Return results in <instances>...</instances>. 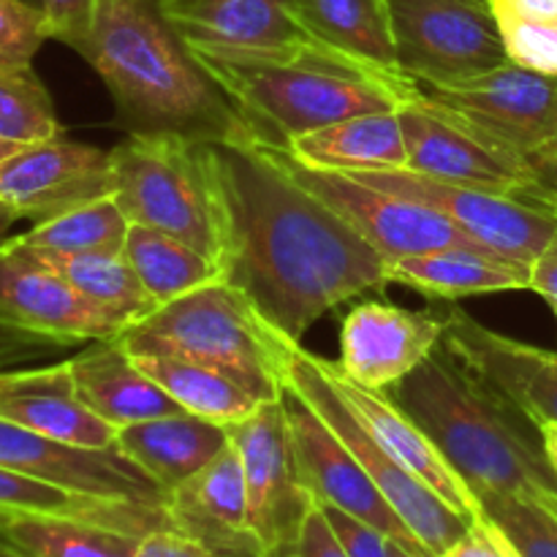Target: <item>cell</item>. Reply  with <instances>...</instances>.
I'll return each instance as SVG.
<instances>
[{
    "mask_svg": "<svg viewBox=\"0 0 557 557\" xmlns=\"http://www.w3.org/2000/svg\"><path fill=\"white\" fill-rule=\"evenodd\" d=\"M112 194V161L101 147L54 139L25 145L0 163V201L41 223L98 196Z\"/></svg>",
    "mask_w": 557,
    "mask_h": 557,
    "instance_id": "17",
    "label": "cell"
},
{
    "mask_svg": "<svg viewBox=\"0 0 557 557\" xmlns=\"http://www.w3.org/2000/svg\"><path fill=\"white\" fill-rule=\"evenodd\" d=\"M511 63L557 76V22H498Z\"/></svg>",
    "mask_w": 557,
    "mask_h": 557,
    "instance_id": "37",
    "label": "cell"
},
{
    "mask_svg": "<svg viewBox=\"0 0 557 557\" xmlns=\"http://www.w3.org/2000/svg\"><path fill=\"white\" fill-rule=\"evenodd\" d=\"M76 392L87 408L114 428L183 413V408L136 364L120 337L96 341L69 359Z\"/></svg>",
    "mask_w": 557,
    "mask_h": 557,
    "instance_id": "24",
    "label": "cell"
},
{
    "mask_svg": "<svg viewBox=\"0 0 557 557\" xmlns=\"http://www.w3.org/2000/svg\"><path fill=\"white\" fill-rule=\"evenodd\" d=\"M539 433H542L544 451H547V460L557 476V424H544V428H539Z\"/></svg>",
    "mask_w": 557,
    "mask_h": 557,
    "instance_id": "47",
    "label": "cell"
},
{
    "mask_svg": "<svg viewBox=\"0 0 557 557\" xmlns=\"http://www.w3.org/2000/svg\"><path fill=\"white\" fill-rule=\"evenodd\" d=\"M112 196L131 223L194 245L221 267L223 223L207 139L180 131H131L109 150Z\"/></svg>",
    "mask_w": 557,
    "mask_h": 557,
    "instance_id": "6",
    "label": "cell"
},
{
    "mask_svg": "<svg viewBox=\"0 0 557 557\" xmlns=\"http://www.w3.org/2000/svg\"><path fill=\"white\" fill-rule=\"evenodd\" d=\"M190 52L226 92L248 136L275 147L359 114L397 112L413 85L411 76L362 63L321 41Z\"/></svg>",
    "mask_w": 557,
    "mask_h": 557,
    "instance_id": "2",
    "label": "cell"
},
{
    "mask_svg": "<svg viewBox=\"0 0 557 557\" xmlns=\"http://www.w3.org/2000/svg\"><path fill=\"white\" fill-rule=\"evenodd\" d=\"M27 3H33V5H38V9H41V0H27Z\"/></svg>",
    "mask_w": 557,
    "mask_h": 557,
    "instance_id": "54",
    "label": "cell"
},
{
    "mask_svg": "<svg viewBox=\"0 0 557 557\" xmlns=\"http://www.w3.org/2000/svg\"><path fill=\"white\" fill-rule=\"evenodd\" d=\"M0 417L60 444L85 449L117 446V428L87 408L76 392L69 359L0 370Z\"/></svg>",
    "mask_w": 557,
    "mask_h": 557,
    "instance_id": "21",
    "label": "cell"
},
{
    "mask_svg": "<svg viewBox=\"0 0 557 557\" xmlns=\"http://www.w3.org/2000/svg\"><path fill=\"white\" fill-rule=\"evenodd\" d=\"M286 557H297V555H286Z\"/></svg>",
    "mask_w": 557,
    "mask_h": 557,
    "instance_id": "56",
    "label": "cell"
},
{
    "mask_svg": "<svg viewBox=\"0 0 557 557\" xmlns=\"http://www.w3.org/2000/svg\"><path fill=\"white\" fill-rule=\"evenodd\" d=\"M411 101L531 161L557 139V76L517 63L455 85H411Z\"/></svg>",
    "mask_w": 557,
    "mask_h": 557,
    "instance_id": "8",
    "label": "cell"
},
{
    "mask_svg": "<svg viewBox=\"0 0 557 557\" xmlns=\"http://www.w3.org/2000/svg\"><path fill=\"white\" fill-rule=\"evenodd\" d=\"M294 555L297 557H348L346 549H343L341 539H337V533L332 531L330 520H326L319 500H313L308 517H305Z\"/></svg>",
    "mask_w": 557,
    "mask_h": 557,
    "instance_id": "42",
    "label": "cell"
},
{
    "mask_svg": "<svg viewBox=\"0 0 557 557\" xmlns=\"http://www.w3.org/2000/svg\"><path fill=\"white\" fill-rule=\"evenodd\" d=\"M190 49H283L315 41L294 0H158Z\"/></svg>",
    "mask_w": 557,
    "mask_h": 557,
    "instance_id": "22",
    "label": "cell"
},
{
    "mask_svg": "<svg viewBox=\"0 0 557 557\" xmlns=\"http://www.w3.org/2000/svg\"><path fill=\"white\" fill-rule=\"evenodd\" d=\"M444 348L533 428L557 424V351L500 335L466 310H449Z\"/></svg>",
    "mask_w": 557,
    "mask_h": 557,
    "instance_id": "18",
    "label": "cell"
},
{
    "mask_svg": "<svg viewBox=\"0 0 557 557\" xmlns=\"http://www.w3.org/2000/svg\"><path fill=\"white\" fill-rule=\"evenodd\" d=\"M479 511L500 528L522 557H557V517L533 495L476 493Z\"/></svg>",
    "mask_w": 557,
    "mask_h": 557,
    "instance_id": "35",
    "label": "cell"
},
{
    "mask_svg": "<svg viewBox=\"0 0 557 557\" xmlns=\"http://www.w3.org/2000/svg\"><path fill=\"white\" fill-rule=\"evenodd\" d=\"M27 250L38 256L47 267H52L58 275H63L90 302H96L107 313L117 315L125 326L145 319L156 308V302L145 292L139 275H136L134 267L128 264L123 253H49V250Z\"/></svg>",
    "mask_w": 557,
    "mask_h": 557,
    "instance_id": "32",
    "label": "cell"
},
{
    "mask_svg": "<svg viewBox=\"0 0 557 557\" xmlns=\"http://www.w3.org/2000/svg\"><path fill=\"white\" fill-rule=\"evenodd\" d=\"M389 395L438 446L444 460L476 493L542 498L557 493V476L542 433L511 403L462 368L441 343Z\"/></svg>",
    "mask_w": 557,
    "mask_h": 557,
    "instance_id": "4",
    "label": "cell"
},
{
    "mask_svg": "<svg viewBox=\"0 0 557 557\" xmlns=\"http://www.w3.org/2000/svg\"><path fill=\"white\" fill-rule=\"evenodd\" d=\"M321 509H324L326 520H330L332 531L337 533L348 557H392V544L395 542L384 531L330 504H321Z\"/></svg>",
    "mask_w": 557,
    "mask_h": 557,
    "instance_id": "40",
    "label": "cell"
},
{
    "mask_svg": "<svg viewBox=\"0 0 557 557\" xmlns=\"http://www.w3.org/2000/svg\"><path fill=\"white\" fill-rule=\"evenodd\" d=\"M441 557H522L515 544L509 542L504 531L495 522L479 511L476 520H471L468 531L451 544Z\"/></svg>",
    "mask_w": 557,
    "mask_h": 557,
    "instance_id": "41",
    "label": "cell"
},
{
    "mask_svg": "<svg viewBox=\"0 0 557 557\" xmlns=\"http://www.w3.org/2000/svg\"><path fill=\"white\" fill-rule=\"evenodd\" d=\"M0 315L69 348L109 341L125 330L117 315L90 302L11 237L0 243Z\"/></svg>",
    "mask_w": 557,
    "mask_h": 557,
    "instance_id": "16",
    "label": "cell"
},
{
    "mask_svg": "<svg viewBox=\"0 0 557 557\" xmlns=\"http://www.w3.org/2000/svg\"><path fill=\"white\" fill-rule=\"evenodd\" d=\"M0 557H30V555L20 553V549L11 547L9 542H3V539H0Z\"/></svg>",
    "mask_w": 557,
    "mask_h": 557,
    "instance_id": "50",
    "label": "cell"
},
{
    "mask_svg": "<svg viewBox=\"0 0 557 557\" xmlns=\"http://www.w3.org/2000/svg\"><path fill=\"white\" fill-rule=\"evenodd\" d=\"M228 441V428L188 411L117 430V449L150 473L166 493L215 460Z\"/></svg>",
    "mask_w": 557,
    "mask_h": 557,
    "instance_id": "25",
    "label": "cell"
},
{
    "mask_svg": "<svg viewBox=\"0 0 557 557\" xmlns=\"http://www.w3.org/2000/svg\"><path fill=\"white\" fill-rule=\"evenodd\" d=\"M528 288L542 294L549 305H557V234L549 239L547 248L536 256L531 264V281Z\"/></svg>",
    "mask_w": 557,
    "mask_h": 557,
    "instance_id": "45",
    "label": "cell"
},
{
    "mask_svg": "<svg viewBox=\"0 0 557 557\" xmlns=\"http://www.w3.org/2000/svg\"><path fill=\"white\" fill-rule=\"evenodd\" d=\"M449 313L362 302L341 326L337 368L373 392H389L444 343Z\"/></svg>",
    "mask_w": 557,
    "mask_h": 557,
    "instance_id": "19",
    "label": "cell"
},
{
    "mask_svg": "<svg viewBox=\"0 0 557 557\" xmlns=\"http://www.w3.org/2000/svg\"><path fill=\"white\" fill-rule=\"evenodd\" d=\"M82 58L98 71L131 131H180L196 139L239 134L226 92L201 69L158 0H98Z\"/></svg>",
    "mask_w": 557,
    "mask_h": 557,
    "instance_id": "3",
    "label": "cell"
},
{
    "mask_svg": "<svg viewBox=\"0 0 557 557\" xmlns=\"http://www.w3.org/2000/svg\"><path fill=\"white\" fill-rule=\"evenodd\" d=\"M553 212H555V218H557V194L553 196Z\"/></svg>",
    "mask_w": 557,
    "mask_h": 557,
    "instance_id": "53",
    "label": "cell"
},
{
    "mask_svg": "<svg viewBox=\"0 0 557 557\" xmlns=\"http://www.w3.org/2000/svg\"><path fill=\"white\" fill-rule=\"evenodd\" d=\"M553 310H555V319H557V305H553Z\"/></svg>",
    "mask_w": 557,
    "mask_h": 557,
    "instance_id": "55",
    "label": "cell"
},
{
    "mask_svg": "<svg viewBox=\"0 0 557 557\" xmlns=\"http://www.w3.org/2000/svg\"><path fill=\"white\" fill-rule=\"evenodd\" d=\"M223 223L221 275L292 341L392 283L389 261L248 131L207 139Z\"/></svg>",
    "mask_w": 557,
    "mask_h": 557,
    "instance_id": "1",
    "label": "cell"
},
{
    "mask_svg": "<svg viewBox=\"0 0 557 557\" xmlns=\"http://www.w3.org/2000/svg\"><path fill=\"white\" fill-rule=\"evenodd\" d=\"M531 166L536 172V180L542 183V188L553 199L557 194V139L531 158Z\"/></svg>",
    "mask_w": 557,
    "mask_h": 557,
    "instance_id": "46",
    "label": "cell"
},
{
    "mask_svg": "<svg viewBox=\"0 0 557 557\" xmlns=\"http://www.w3.org/2000/svg\"><path fill=\"white\" fill-rule=\"evenodd\" d=\"M44 11L27 0H0V65H30L47 41Z\"/></svg>",
    "mask_w": 557,
    "mask_h": 557,
    "instance_id": "36",
    "label": "cell"
},
{
    "mask_svg": "<svg viewBox=\"0 0 557 557\" xmlns=\"http://www.w3.org/2000/svg\"><path fill=\"white\" fill-rule=\"evenodd\" d=\"M498 22H557V0H490Z\"/></svg>",
    "mask_w": 557,
    "mask_h": 557,
    "instance_id": "44",
    "label": "cell"
},
{
    "mask_svg": "<svg viewBox=\"0 0 557 557\" xmlns=\"http://www.w3.org/2000/svg\"><path fill=\"white\" fill-rule=\"evenodd\" d=\"M397 65L422 85H455L511 63L490 0H386Z\"/></svg>",
    "mask_w": 557,
    "mask_h": 557,
    "instance_id": "9",
    "label": "cell"
},
{
    "mask_svg": "<svg viewBox=\"0 0 557 557\" xmlns=\"http://www.w3.org/2000/svg\"><path fill=\"white\" fill-rule=\"evenodd\" d=\"M16 150H22V145H16V141H9V139H0V163H3L5 158L14 156Z\"/></svg>",
    "mask_w": 557,
    "mask_h": 557,
    "instance_id": "49",
    "label": "cell"
},
{
    "mask_svg": "<svg viewBox=\"0 0 557 557\" xmlns=\"http://www.w3.org/2000/svg\"><path fill=\"white\" fill-rule=\"evenodd\" d=\"M134 359L183 411L210 419L223 428L243 422L272 400L250 381L212 364L163 357V354H141Z\"/></svg>",
    "mask_w": 557,
    "mask_h": 557,
    "instance_id": "28",
    "label": "cell"
},
{
    "mask_svg": "<svg viewBox=\"0 0 557 557\" xmlns=\"http://www.w3.org/2000/svg\"><path fill=\"white\" fill-rule=\"evenodd\" d=\"M542 500H544V504L549 506V509L555 511V517H557V493H547V495H542Z\"/></svg>",
    "mask_w": 557,
    "mask_h": 557,
    "instance_id": "52",
    "label": "cell"
},
{
    "mask_svg": "<svg viewBox=\"0 0 557 557\" xmlns=\"http://www.w3.org/2000/svg\"><path fill=\"white\" fill-rule=\"evenodd\" d=\"M96 9L98 0H41L47 36L79 52L92 30Z\"/></svg>",
    "mask_w": 557,
    "mask_h": 557,
    "instance_id": "38",
    "label": "cell"
},
{
    "mask_svg": "<svg viewBox=\"0 0 557 557\" xmlns=\"http://www.w3.org/2000/svg\"><path fill=\"white\" fill-rule=\"evenodd\" d=\"M0 539L30 557H134L141 533L85 517L0 511Z\"/></svg>",
    "mask_w": 557,
    "mask_h": 557,
    "instance_id": "29",
    "label": "cell"
},
{
    "mask_svg": "<svg viewBox=\"0 0 557 557\" xmlns=\"http://www.w3.org/2000/svg\"><path fill=\"white\" fill-rule=\"evenodd\" d=\"M60 134L52 96L33 65H0V139L25 147Z\"/></svg>",
    "mask_w": 557,
    "mask_h": 557,
    "instance_id": "34",
    "label": "cell"
},
{
    "mask_svg": "<svg viewBox=\"0 0 557 557\" xmlns=\"http://www.w3.org/2000/svg\"><path fill=\"white\" fill-rule=\"evenodd\" d=\"M0 466L92 498L166 506V490L128 455L60 444L0 417Z\"/></svg>",
    "mask_w": 557,
    "mask_h": 557,
    "instance_id": "15",
    "label": "cell"
},
{
    "mask_svg": "<svg viewBox=\"0 0 557 557\" xmlns=\"http://www.w3.org/2000/svg\"><path fill=\"white\" fill-rule=\"evenodd\" d=\"M283 150L305 166L330 169V172L354 174L375 172V169H408L406 136L397 112L359 114L308 131L288 141Z\"/></svg>",
    "mask_w": 557,
    "mask_h": 557,
    "instance_id": "26",
    "label": "cell"
},
{
    "mask_svg": "<svg viewBox=\"0 0 557 557\" xmlns=\"http://www.w3.org/2000/svg\"><path fill=\"white\" fill-rule=\"evenodd\" d=\"M117 337L131 357L163 354L223 368L259 386L272 400L281 397L283 368L297 343L275 330L259 308L223 277L156 305Z\"/></svg>",
    "mask_w": 557,
    "mask_h": 557,
    "instance_id": "5",
    "label": "cell"
},
{
    "mask_svg": "<svg viewBox=\"0 0 557 557\" xmlns=\"http://www.w3.org/2000/svg\"><path fill=\"white\" fill-rule=\"evenodd\" d=\"M351 177L441 212L455 226L471 234L479 245L528 270L557 234L555 212L511 196L446 183L411 169H375V172H354Z\"/></svg>",
    "mask_w": 557,
    "mask_h": 557,
    "instance_id": "12",
    "label": "cell"
},
{
    "mask_svg": "<svg viewBox=\"0 0 557 557\" xmlns=\"http://www.w3.org/2000/svg\"><path fill=\"white\" fill-rule=\"evenodd\" d=\"M264 147L302 188L326 201L337 215L346 218L389 264L408 259V256H422L446 248L490 250L479 245L471 234L462 232L460 226H455L449 218L419 205V201L403 199V196L359 183L351 174L305 166L297 158L288 156L283 147Z\"/></svg>",
    "mask_w": 557,
    "mask_h": 557,
    "instance_id": "10",
    "label": "cell"
},
{
    "mask_svg": "<svg viewBox=\"0 0 557 557\" xmlns=\"http://www.w3.org/2000/svg\"><path fill=\"white\" fill-rule=\"evenodd\" d=\"M16 221H20V215H16L9 205H3V201H0V243H3L5 237H11L9 232Z\"/></svg>",
    "mask_w": 557,
    "mask_h": 557,
    "instance_id": "48",
    "label": "cell"
},
{
    "mask_svg": "<svg viewBox=\"0 0 557 557\" xmlns=\"http://www.w3.org/2000/svg\"><path fill=\"white\" fill-rule=\"evenodd\" d=\"M332 381L343 392L357 417L362 419L364 428L370 430L375 441L395 457L400 466H406L413 476L422 479L430 490L441 495L455 511H460L466 520L479 517V500L473 490L460 479V473L444 460L438 446L424 435V430L403 411L389 392H373L359 386L357 381L348 379L337 362L324 359Z\"/></svg>",
    "mask_w": 557,
    "mask_h": 557,
    "instance_id": "23",
    "label": "cell"
},
{
    "mask_svg": "<svg viewBox=\"0 0 557 557\" xmlns=\"http://www.w3.org/2000/svg\"><path fill=\"white\" fill-rule=\"evenodd\" d=\"M281 397L286 406L288 430H292L299 479H302L305 490L313 495V500L348 511L368 525L384 531L392 542L403 544L411 553L428 555V549L417 542V536L397 517L389 500L375 487L362 462L343 444L341 435L286 384H283Z\"/></svg>",
    "mask_w": 557,
    "mask_h": 557,
    "instance_id": "14",
    "label": "cell"
},
{
    "mask_svg": "<svg viewBox=\"0 0 557 557\" xmlns=\"http://www.w3.org/2000/svg\"><path fill=\"white\" fill-rule=\"evenodd\" d=\"M169 525L218 557H261L248 525V490L237 449H226L166 495Z\"/></svg>",
    "mask_w": 557,
    "mask_h": 557,
    "instance_id": "20",
    "label": "cell"
},
{
    "mask_svg": "<svg viewBox=\"0 0 557 557\" xmlns=\"http://www.w3.org/2000/svg\"><path fill=\"white\" fill-rule=\"evenodd\" d=\"M131 221L112 194L98 196L49 221L33 223L25 234H11L20 245L49 253H123Z\"/></svg>",
    "mask_w": 557,
    "mask_h": 557,
    "instance_id": "33",
    "label": "cell"
},
{
    "mask_svg": "<svg viewBox=\"0 0 557 557\" xmlns=\"http://www.w3.org/2000/svg\"><path fill=\"white\" fill-rule=\"evenodd\" d=\"M123 256L134 267L141 286L156 305L183 297L194 288L223 277L221 267L194 245L158 228L139 226V223H131Z\"/></svg>",
    "mask_w": 557,
    "mask_h": 557,
    "instance_id": "31",
    "label": "cell"
},
{
    "mask_svg": "<svg viewBox=\"0 0 557 557\" xmlns=\"http://www.w3.org/2000/svg\"><path fill=\"white\" fill-rule=\"evenodd\" d=\"M228 438L243 460L248 525L261 557L294 555L313 495L299 479L283 397L228 424Z\"/></svg>",
    "mask_w": 557,
    "mask_h": 557,
    "instance_id": "11",
    "label": "cell"
},
{
    "mask_svg": "<svg viewBox=\"0 0 557 557\" xmlns=\"http://www.w3.org/2000/svg\"><path fill=\"white\" fill-rule=\"evenodd\" d=\"M392 557H428V555H419V553H411V549H406L403 544H392Z\"/></svg>",
    "mask_w": 557,
    "mask_h": 557,
    "instance_id": "51",
    "label": "cell"
},
{
    "mask_svg": "<svg viewBox=\"0 0 557 557\" xmlns=\"http://www.w3.org/2000/svg\"><path fill=\"white\" fill-rule=\"evenodd\" d=\"M389 277L392 283H403L424 297L457 302V299L476 297V294L528 288L531 270L511 264L490 250L446 248L392 261Z\"/></svg>",
    "mask_w": 557,
    "mask_h": 557,
    "instance_id": "27",
    "label": "cell"
},
{
    "mask_svg": "<svg viewBox=\"0 0 557 557\" xmlns=\"http://www.w3.org/2000/svg\"><path fill=\"white\" fill-rule=\"evenodd\" d=\"M63 348L69 346H63L54 337L25 330V326L14 324L5 315H0V370L25 368V364L41 362V359L60 354Z\"/></svg>",
    "mask_w": 557,
    "mask_h": 557,
    "instance_id": "39",
    "label": "cell"
},
{
    "mask_svg": "<svg viewBox=\"0 0 557 557\" xmlns=\"http://www.w3.org/2000/svg\"><path fill=\"white\" fill-rule=\"evenodd\" d=\"M397 114L406 136L411 172L511 196L553 212V199L536 180L528 158L479 139L476 134L419 107L411 98L397 109Z\"/></svg>",
    "mask_w": 557,
    "mask_h": 557,
    "instance_id": "13",
    "label": "cell"
},
{
    "mask_svg": "<svg viewBox=\"0 0 557 557\" xmlns=\"http://www.w3.org/2000/svg\"><path fill=\"white\" fill-rule=\"evenodd\" d=\"M283 384L297 392L341 435L343 444L362 462L375 487L389 500L392 509L406 522L408 531L417 536V542L428 549L430 557L444 555L468 531L471 520L451 509L435 490H430L422 479L413 476L370 435L351 403L343 397V392L332 381L324 357H315V354L305 351L299 343H294L286 368H283Z\"/></svg>",
    "mask_w": 557,
    "mask_h": 557,
    "instance_id": "7",
    "label": "cell"
},
{
    "mask_svg": "<svg viewBox=\"0 0 557 557\" xmlns=\"http://www.w3.org/2000/svg\"><path fill=\"white\" fill-rule=\"evenodd\" d=\"M134 557H218L212 549L174 528H156L141 536Z\"/></svg>",
    "mask_w": 557,
    "mask_h": 557,
    "instance_id": "43",
    "label": "cell"
},
{
    "mask_svg": "<svg viewBox=\"0 0 557 557\" xmlns=\"http://www.w3.org/2000/svg\"><path fill=\"white\" fill-rule=\"evenodd\" d=\"M305 30L362 63L403 74L386 0H294Z\"/></svg>",
    "mask_w": 557,
    "mask_h": 557,
    "instance_id": "30",
    "label": "cell"
}]
</instances>
